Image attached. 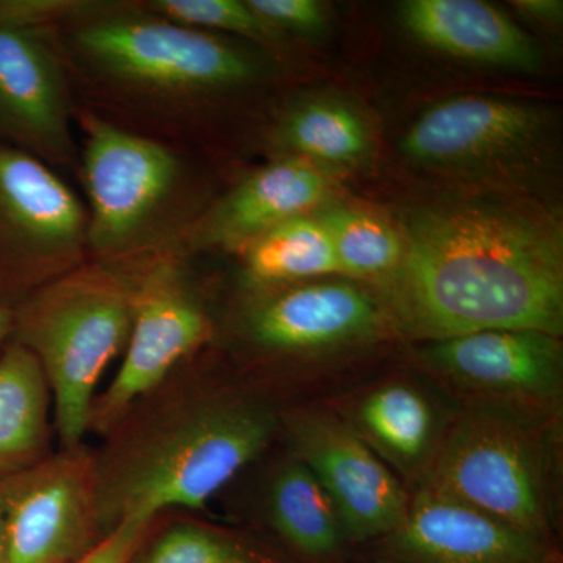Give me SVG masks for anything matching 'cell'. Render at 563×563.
<instances>
[{
    "instance_id": "cell-1",
    "label": "cell",
    "mask_w": 563,
    "mask_h": 563,
    "mask_svg": "<svg viewBox=\"0 0 563 563\" xmlns=\"http://www.w3.org/2000/svg\"><path fill=\"white\" fill-rule=\"evenodd\" d=\"M399 233L401 261L383 280L388 312L407 335H561L562 228L543 207L496 192L448 196L407 211Z\"/></svg>"
},
{
    "instance_id": "cell-2",
    "label": "cell",
    "mask_w": 563,
    "mask_h": 563,
    "mask_svg": "<svg viewBox=\"0 0 563 563\" xmlns=\"http://www.w3.org/2000/svg\"><path fill=\"white\" fill-rule=\"evenodd\" d=\"M274 431L265 404L174 374L95 453L102 536L165 510L202 509L265 451Z\"/></svg>"
},
{
    "instance_id": "cell-3",
    "label": "cell",
    "mask_w": 563,
    "mask_h": 563,
    "mask_svg": "<svg viewBox=\"0 0 563 563\" xmlns=\"http://www.w3.org/2000/svg\"><path fill=\"white\" fill-rule=\"evenodd\" d=\"M132 320V269L101 262H85L14 307L11 340L43 369L62 448L84 443L99 380L124 351Z\"/></svg>"
},
{
    "instance_id": "cell-4",
    "label": "cell",
    "mask_w": 563,
    "mask_h": 563,
    "mask_svg": "<svg viewBox=\"0 0 563 563\" xmlns=\"http://www.w3.org/2000/svg\"><path fill=\"white\" fill-rule=\"evenodd\" d=\"M70 43L81 63L114 87L161 101H188L243 87L262 63L217 33L152 14L103 11L90 3L76 14Z\"/></svg>"
},
{
    "instance_id": "cell-5",
    "label": "cell",
    "mask_w": 563,
    "mask_h": 563,
    "mask_svg": "<svg viewBox=\"0 0 563 563\" xmlns=\"http://www.w3.org/2000/svg\"><path fill=\"white\" fill-rule=\"evenodd\" d=\"M81 128L88 254L125 266L154 251L173 228L187 169L169 147L98 114H81Z\"/></svg>"
},
{
    "instance_id": "cell-6",
    "label": "cell",
    "mask_w": 563,
    "mask_h": 563,
    "mask_svg": "<svg viewBox=\"0 0 563 563\" xmlns=\"http://www.w3.org/2000/svg\"><path fill=\"white\" fill-rule=\"evenodd\" d=\"M421 488L544 542L550 492L543 448L515 415L466 413L433 455Z\"/></svg>"
},
{
    "instance_id": "cell-7",
    "label": "cell",
    "mask_w": 563,
    "mask_h": 563,
    "mask_svg": "<svg viewBox=\"0 0 563 563\" xmlns=\"http://www.w3.org/2000/svg\"><path fill=\"white\" fill-rule=\"evenodd\" d=\"M87 209L49 166L0 144V306L79 268Z\"/></svg>"
},
{
    "instance_id": "cell-8",
    "label": "cell",
    "mask_w": 563,
    "mask_h": 563,
    "mask_svg": "<svg viewBox=\"0 0 563 563\" xmlns=\"http://www.w3.org/2000/svg\"><path fill=\"white\" fill-rule=\"evenodd\" d=\"M132 276L133 320L124 358L92 404L88 432L99 435H109L210 339L209 317L179 262L155 258Z\"/></svg>"
},
{
    "instance_id": "cell-9",
    "label": "cell",
    "mask_w": 563,
    "mask_h": 563,
    "mask_svg": "<svg viewBox=\"0 0 563 563\" xmlns=\"http://www.w3.org/2000/svg\"><path fill=\"white\" fill-rule=\"evenodd\" d=\"M5 563H76L103 539L96 454L84 443L0 479Z\"/></svg>"
},
{
    "instance_id": "cell-10",
    "label": "cell",
    "mask_w": 563,
    "mask_h": 563,
    "mask_svg": "<svg viewBox=\"0 0 563 563\" xmlns=\"http://www.w3.org/2000/svg\"><path fill=\"white\" fill-rule=\"evenodd\" d=\"M553 129L540 103L496 96L448 99L418 118L401 141L409 161L446 172H506L531 162Z\"/></svg>"
},
{
    "instance_id": "cell-11",
    "label": "cell",
    "mask_w": 563,
    "mask_h": 563,
    "mask_svg": "<svg viewBox=\"0 0 563 563\" xmlns=\"http://www.w3.org/2000/svg\"><path fill=\"white\" fill-rule=\"evenodd\" d=\"M285 424L295 459L328 492L344 536L365 542L398 529L409 498L354 426L317 410L292 413Z\"/></svg>"
},
{
    "instance_id": "cell-12",
    "label": "cell",
    "mask_w": 563,
    "mask_h": 563,
    "mask_svg": "<svg viewBox=\"0 0 563 563\" xmlns=\"http://www.w3.org/2000/svg\"><path fill=\"white\" fill-rule=\"evenodd\" d=\"M49 27L0 29V144L54 169L77 162L65 65Z\"/></svg>"
},
{
    "instance_id": "cell-13",
    "label": "cell",
    "mask_w": 563,
    "mask_h": 563,
    "mask_svg": "<svg viewBox=\"0 0 563 563\" xmlns=\"http://www.w3.org/2000/svg\"><path fill=\"white\" fill-rule=\"evenodd\" d=\"M240 329L255 350L274 355H313L372 339L384 321L376 299L344 282H299L254 287Z\"/></svg>"
},
{
    "instance_id": "cell-14",
    "label": "cell",
    "mask_w": 563,
    "mask_h": 563,
    "mask_svg": "<svg viewBox=\"0 0 563 563\" xmlns=\"http://www.w3.org/2000/svg\"><path fill=\"white\" fill-rule=\"evenodd\" d=\"M422 362L454 387L499 402L544 407L558 399L562 346L558 336L493 329L431 342Z\"/></svg>"
},
{
    "instance_id": "cell-15",
    "label": "cell",
    "mask_w": 563,
    "mask_h": 563,
    "mask_svg": "<svg viewBox=\"0 0 563 563\" xmlns=\"http://www.w3.org/2000/svg\"><path fill=\"white\" fill-rule=\"evenodd\" d=\"M388 537L399 563H548L542 542L424 488Z\"/></svg>"
},
{
    "instance_id": "cell-16",
    "label": "cell",
    "mask_w": 563,
    "mask_h": 563,
    "mask_svg": "<svg viewBox=\"0 0 563 563\" xmlns=\"http://www.w3.org/2000/svg\"><path fill=\"white\" fill-rule=\"evenodd\" d=\"M331 192L328 177L313 163L284 157L236 185L192 228V247L242 251L263 233L292 218L310 214Z\"/></svg>"
},
{
    "instance_id": "cell-17",
    "label": "cell",
    "mask_w": 563,
    "mask_h": 563,
    "mask_svg": "<svg viewBox=\"0 0 563 563\" xmlns=\"http://www.w3.org/2000/svg\"><path fill=\"white\" fill-rule=\"evenodd\" d=\"M401 21L424 46L462 60L518 70H536L542 60L531 36L484 2L410 0Z\"/></svg>"
},
{
    "instance_id": "cell-18",
    "label": "cell",
    "mask_w": 563,
    "mask_h": 563,
    "mask_svg": "<svg viewBox=\"0 0 563 563\" xmlns=\"http://www.w3.org/2000/svg\"><path fill=\"white\" fill-rule=\"evenodd\" d=\"M51 406L35 355L10 340L0 352V479L46 457Z\"/></svg>"
},
{
    "instance_id": "cell-19",
    "label": "cell",
    "mask_w": 563,
    "mask_h": 563,
    "mask_svg": "<svg viewBox=\"0 0 563 563\" xmlns=\"http://www.w3.org/2000/svg\"><path fill=\"white\" fill-rule=\"evenodd\" d=\"M274 143L290 157L332 166L357 165L373 150L365 118L333 99H312L291 107L274 131Z\"/></svg>"
},
{
    "instance_id": "cell-20",
    "label": "cell",
    "mask_w": 563,
    "mask_h": 563,
    "mask_svg": "<svg viewBox=\"0 0 563 563\" xmlns=\"http://www.w3.org/2000/svg\"><path fill=\"white\" fill-rule=\"evenodd\" d=\"M355 431L374 453L385 455L401 468H412L432 451L435 413L417 388L387 384L358 404Z\"/></svg>"
},
{
    "instance_id": "cell-21",
    "label": "cell",
    "mask_w": 563,
    "mask_h": 563,
    "mask_svg": "<svg viewBox=\"0 0 563 563\" xmlns=\"http://www.w3.org/2000/svg\"><path fill=\"white\" fill-rule=\"evenodd\" d=\"M268 507L274 529L299 553L321 558L339 548L344 533L335 506L298 459L285 462L274 474Z\"/></svg>"
},
{
    "instance_id": "cell-22",
    "label": "cell",
    "mask_w": 563,
    "mask_h": 563,
    "mask_svg": "<svg viewBox=\"0 0 563 563\" xmlns=\"http://www.w3.org/2000/svg\"><path fill=\"white\" fill-rule=\"evenodd\" d=\"M242 252L244 273L254 287L299 284L339 273L328 229L312 213L282 222Z\"/></svg>"
},
{
    "instance_id": "cell-23",
    "label": "cell",
    "mask_w": 563,
    "mask_h": 563,
    "mask_svg": "<svg viewBox=\"0 0 563 563\" xmlns=\"http://www.w3.org/2000/svg\"><path fill=\"white\" fill-rule=\"evenodd\" d=\"M317 217L331 236L339 273L384 279L401 261V233L383 218L346 206L329 207Z\"/></svg>"
},
{
    "instance_id": "cell-24",
    "label": "cell",
    "mask_w": 563,
    "mask_h": 563,
    "mask_svg": "<svg viewBox=\"0 0 563 563\" xmlns=\"http://www.w3.org/2000/svg\"><path fill=\"white\" fill-rule=\"evenodd\" d=\"M144 10L187 27L217 35L228 32L262 44L276 43L282 36L250 3L240 0H154Z\"/></svg>"
},
{
    "instance_id": "cell-25",
    "label": "cell",
    "mask_w": 563,
    "mask_h": 563,
    "mask_svg": "<svg viewBox=\"0 0 563 563\" xmlns=\"http://www.w3.org/2000/svg\"><path fill=\"white\" fill-rule=\"evenodd\" d=\"M144 540L129 563H261L220 533L199 525H172L150 543Z\"/></svg>"
},
{
    "instance_id": "cell-26",
    "label": "cell",
    "mask_w": 563,
    "mask_h": 563,
    "mask_svg": "<svg viewBox=\"0 0 563 563\" xmlns=\"http://www.w3.org/2000/svg\"><path fill=\"white\" fill-rule=\"evenodd\" d=\"M252 10L280 33L318 35L328 24V14L317 0H247Z\"/></svg>"
},
{
    "instance_id": "cell-27",
    "label": "cell",
    "mask_w": 563,
    "mask_h": 563,
    "mask_svg": "<svg viewBox=\"0 0 563 563\" xmlns=\"http://www.w3.org/2000/svg\"><path fill=\"white\" fill-rule=\"evenodd\" d=\"M88 2L69 0H0V29L49 27L51 22L70 20Z\"/></svg>"
},
{
    "instance_id": "cell-28",
    "label": "cell",
    "mask_w": 563,
    "mask_h": 563,
    "mask_svg": "<svg viewBox=\"0 0 563 563\" xmlns=\"http://www.w3.org/2000/svg\"><path fill=\"white\" fill-rule=\"evenodd\" d=\"M151 526L152 521L147 520L125 521L103 537L95 550L76 563H129L150 532Z\"/></svg>"
},
{
    "instance_id": "cell-29",
    "label": "cell",
    "mask_w": 563,
    "mask_h": 563,
    "mask_svg": "<svg viewBox=\"0 0 563 563\" xmlns=\"http://www.w3.org/2000/svg\"><path fill=\"white\" fill-rule=\"evenodd\" d=\"M512 5L525 16L544 24L558 25L562 21L563 3L558 0H518Z\"/></svg>"
},
{
    "instance_id": "cell-30",
    "label": "cell",
    "mask_w": 563,
    "mask_h": 563,
    "mask_svg": "<svg viewBox=\"0 0 563 563\" xmlns=\"http://www.w3.org/2000/svg\"><path fill=\"white\" fill-rule=\"evenodd\" d=\"M11 332H13V309L0 306V350L10 342Z\"/></svg>"
},
{
    "instance_id": "cell-31",
    "label": "cell",
    "mask_w": 563,
    "mask_h": 563,
    "mask_svg": "<svg viewBox=\"0 0 563 563\" xmlns=\"http://www.w3.org/2000/svg\"><path fill=\"white\" fill-rule=\"evenodd\" d=\"M0 563H5V543H3L2 512H0Z\"/></svg>"
}]
</instances>
